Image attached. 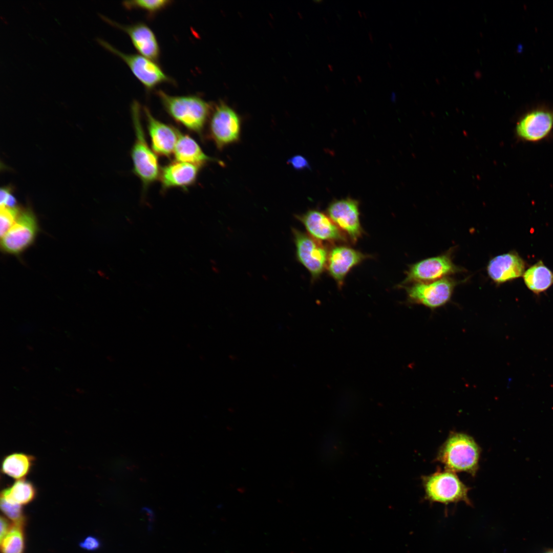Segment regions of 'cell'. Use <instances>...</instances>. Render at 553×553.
<instances>
[{
  "label": "cell",
  "instance_id": "cell-1",
  "mask_svg": "<svg viewBox=\"0 0 553 553\" xmlns=\"http://www.w3.org/2000/svg\"><path fill=\"white\" fill-rule=\"evenodd\" d=\"M157 94L165 110L176 122L202 136L210 113L208 103L196 95L172 96L162 90Z\"/></svg>",
  "mask_w": 553,
  "mask_h": 553
},
{
  "label": "cell",
  "instance_id": "cell-2",
  "mask_svg": "<svg viewBox=\"0 0 553 553\" xmlns=\"http://www.w3.org/2000/svg\"><path fill=\"white\" fill-rule=\"evenodd\" d=\"M481 450L474 439L461 432L451 433L440 448L436 460L446 470L476 475Z\"/></svg>",
  "mask_w": 553,
  "mask_h": 553
},
{
  "label": "cell",
  "instance_id": "cell-3",
  "mask_svg": "<svg viewBox=\"0 0 553 553\" xmlns=\"http://www.w3.org/2000/svg\"><path fill=\"white\" fill-rule=\"evenodd\" d=\"M131 112L135 132V140L131 152L133 172L141 180L143 190H146L159 179L161 168L156 154L147 142L138 102H133Z\"/></svg>",
  "mask_w": 553,
  "mask_h": 553
},
{
  "label": "cell",
  "instance_id": "cell-4",
  "mask_svg": "<svg viewBox=\"0 0 553 553\" xmlns=\"http://www.w3.org/2000/svg\"><path fill=\"white\" fill-rule=\"evenodd\" d=\"M422 480L425 499L430 502L445 505L463 502L472 505L468 496L470 488L455 472L445 469L423 476Z\"/></svg>",
  "mask_w": 553,
  "mask_h": 553
},
{
  "label": "cell",
  "instance_id": "cell-5",
  "mask_svg": "<svg viewBox=\"0 0 553 553\" xmlns=\"http://www.w3.org/2000/svg\"><path fill=\"white\" fill-rule=\"evenodd\" d=\"M452 251L450 249L442 254L411 264L399 287L416 283L433 282L464 271L463 268L453 262Z\"/></svg>",
  "mask_w": 553,
  "mask_h": 553
},
{
  "label": "cell",
  "instance_id": "cell-6",
  "mask_svg": "<svg viewBox=\"0 0 553 553\" xmlns=\"http://www.w3.org/2000/svg\"><path fill=\"white\" fill-rule=\"evenodd\" d=\"M291 231L295 258L308 271L313 283L326 270L329 249L307 232L296 228H292Z\"/></svg>",
  "mask_w": 553,
  "mask_h": 553
},
{
  "label": "cell",
  "instance_id": "cell-7",
  "mask_svg": "<svg viewBox=\"0 0 553 553\" xmlns=\"http://www.w3.org/2000/svg\"><path fill=\"white\" fill-rule=\"evenodd\" d=\"M450 277L427 283L411 284L403 287L407 302L435 310L445 305L451 300L455 287L460 283Z\"/></svg>",
  "mask_w": 553,
  "mask_h": 553
},
{
  "label": "cell",
  "instance_id": "cell-8",
  "mask_svg": "<svg viewBox=\"0 0 553 553\" xmlns=\"http://www.w3.org/2000/svg\"><path fill=\"white\" fill-rule=\"evenodd\" d=\"M39 228L37 219L29 208L21 210L16 222L1 240L4 253L18 256L34 243Z\"/></svg>",
  "mask_w": 553,
  "mask_h": 553
},
{
  "label": "cell",
  "instance_id": "cell-9",
  "mask_svg": "<svg viewBox=\"0 0 553 553\" xmlns=\"http://www.w3.org/2000/svg\"><path fill=\"white\" fill-rule=\"evenodd\" d=\"M96 40L104 48L120 57L147 90H151L162 83L173 82L155 61L141 55L122 53L103 39Z\"/></svg>",
  "mask_w": 553,
  "mask_h": 553
},
{
  "label": "cell",
  "instance_id": "cell-10",
  "mask_svg": "<svg viewBox=\"0 0 553 553\" xmlns=\"http://www.w3.org/2000/svg\"><path fill=\"white\" fill-rule=\"evenodd\" d=\"M241 129L240 118L232 109L224 103L216 107L209 119L208 133L218 148L237 142Z\"/></svg>",
  "mask_w": 553,
  "mask_h": 553
},
{
  "label": "cell",
  "instance_id": "cell-11",
  "mask_svg": "<svg viewBox=\"0 0 553 553\" xmlns=\"http://www.w3.org/2000/svg\"><path fill=\"white\" fill-rule=\"evenodd\" d=\"M359 202L351 198L332 201L327 208V214L349 241L356 244L365 231L360 220Z\"/></svg>",
  "mask_w": 553,
  "mask_h": 553
},
{
  "label": "cell",
  "instance_id": "cell-12",
  "mask_svg": "<svg viewBox=\"0 0 553 553\" xmlns=\"http://www.w3.org/2000/svg\"><path fill=\"white\" fill-rule=\"evenodd\" d=\"M294 217L304 225L307 233L318 241L333 244H341L349 241L346 236L327 214L319 209H310L303 214L295 215Z\"/></svg>",
  "mask_w": 553,
  "mask_h": 553
},
{
  "label": "cell",
  "instance_id": "cell-13",
  "mask_svg": "<svg viewBox=\"0 0 553 553\" xmlns=\"http://www.w3.org/2000/svg\"><path fill=\"white\" fill-rule=\"evenodd\" d=\"M372 258L349 246L333 245L329 250L326 270L341 289L350 271L365 260Z\"/></svg>",
  "mask_w": 553,
  "mask_h": 553
},
{
  "label": "cell",
  "instance_id": "cell-14",
  "mask_svg": "<svg viewBox=\"0 0 553 553\" xmlns=\"http://www.w3.org/2000/svg\"><path fill=\"white\" fill-rule=\"evenodd\" d=\"M552 129L553 110L538 108L528 111L519 119L515 133L521 140L537 142L548 136Z\"/></svg>",
  "mask_w": 553,
  "mask_h": 553
},
{
  "label": "cell",
  "instance_id": "cell-15",
  "mask_svg": "<svg viewBox=\"0 0 553 553\" xmlns=\"http://www.w3.org/2000/svg\"><path fill=\"white\" fill-rule=\"evenodd\" d=\"M144 112L151 147L156 154L169 157L174 153L179 131L155 118L147 108L144 107Z\"/></svg>",
  "mask_w": 553,
  "mask_h": 553
},
{
  "label": "cell",
  "instance_id": "cell-16",
  "mask_svg": "<svg viewBox=\"0 0 553 553\" xmlns=\"http://www.w3.org/2000/svg\"><path fill=\"white\" fill-rule=\"evenodd\" d=\"M202 167L176 160L165 165L161 168L159 178L162 190L187 188L195 183Z\"/></svg>",
  "mask_w": 553,
  "mask_h": 553
},
{
  "label": "cell",
  "instance_id": "cell-17",
  "mask_svg": "<svg viewBox=\"0 0 553 553\" xmlns=\"http://www.w3.org/2000/svg\"><path fill=\"white\" fill-rule=\"evenodd\" d=\"M100 17L108 23L125 32L138 52L142 56L154 61L158 59L160 48L155 34L152 30L144 23H137L122 26L101 15Z\"/></svg>",
  "mask_w": 553,
  "mask_h": 553
},
{
  "label": "cell",
  "instance_id": "cell-18",
  "mask_svg": "<svg viewBox=\"0 0 553 553\" xmlns=\"http://www.w3.org/2000/svg\"><path fill=\"white\" fill-rule=\"evenodd\" d=\"M525 268V262L519 255L510 251L491 259L486 266V271L491 280L500 285L523 275Z\"/></svg>",
  "mask_w": 553,
  "mask_h": 553
},
{
  "label": "cell",
  "instance_id": "cell-19",
  "mask_svg": "<svg viewBox=\"0 0 553 553\" xmlns=\"http://www.w3.org/2000/svg\"><path fill=\"white\" fill-rule=\"evenodd\" d=\"M173 155L176 161L201 166L209 162L216 161L205 154L199 144L192 137L180 132Z\"/></svg>",
  "mask_w": 553,
  "mask_h": 553
},
{
  "label": "cell",
  "instance_id": "cell-20",
  "mask_svg": "<svg viewBox=\"0 0 553 553\" xmlns=\"http://www.w3.org/2000/svg\"><path fill=\"white\" fill-rule=\"evenodd\" d=\"M34 460L33 456L25 453H12L3 459L1 471L16 480L25 479L31 471Z\"/></svg>",
  "mask_w": 553,
  "mask_h": 553
},
{
  "label": "cell",
  "instance_id": "cell-21",
  "mask_svg": "<svg viewBox=\"0 0 553 553\" xmlns=\"http://www.w3.org/2000/svg\"><path fill=\"white\" fill-rule=\"evenodd\" d=\"M523 276L525 285L535 293L546 290L553 284V272L542 261L528 268Z\"/></svg>",
  "mask_w": 553,
  "mask_h": 553
},
{
  "label": "cell",
  "instance_id": "cell-22",
  "mask_svg": "<svg viewBox=\"0 0 553 553\" xmlns=\"http://www.w3.org/2000/svg\"><path fill=\"white\" fill-rule=\"evenodd\" d=\"M36 495V490L34 484L23 479L16 480L13 484L2 491L1 499L9 503L23 505L32 501Z\"/></svg>",
  "mask_w": 553,
  "mask_h": 553
},
{
  "label": "cell",
  "instance_id": "cell-23",
  "mask_svg": "<svg viewBox=\"0 0 553 553\" xmlns=\"http://www.w3.org/2000/svg\"><path fill=\"white\" fill-rule=\"evenodd\" d=\"M23 524H14L8 533L1 541L2 553H23L24 536Z\"/></svg>",
  "mask_w": 553,
  "mask_h": 553
},
{
  "label": "cell",
  "instance_id": "cell-24",
  "mask_svg": "<svg viewBox=\"0 0 553 553\" xmlns=\"http://www.w3.org/2000/svg\"><path fill=\"white\" fill-rule=\"evenodd\" d=\"M172 2L167 0H135L123 2L127 9H139L152 15L166 7Z\"/></svg>",
  "mask_w": 553,
  "mask_h": 553
},
{
  "label": "cell",
  "instance_id": "cell-25",
  "mask_svg": "<svg viewBox=\"0 0 553 553\" xmlns=\"http://www.w3.org/2000/svg\"><path fill=\"white\" fill-rule=\"evenodd\" d=\"M22 209L18 206L15 208L1 207L0 235L2 237L16 222Z\"/></svg>",
  "mask_w": 553,
  "mask_h": 553
},
{
  "label": "cell",
  "instance_id": "cell-26",
  "mask_svg": "<svg viewBox=\"0 0 553 553\" xmlns=\"http://www.w3.org/2000/svg\"><path fill=\"white\" fill-rule=\"evenodd\" d=\"M1 508L3 513L14 524H24V516L22 505L9 503L1 499Z\"/></svg>",
  "mask_w": 553,
  "mask_h": 553
},
{
  "label": "cell",
  "instance_id": "cell-27",
  "mask_svg": "<svg viewBox=\"0 0 553 553\" xmlns=\"http://www.w3.org/2000/svg\"><path fill=\"white\" fill-rule=\"evenodd\" d=\"M80 547L84 549L94 551L99 548L100 542L98 539L94 536H89L84 538L79 543Z\"/></svg>",
  "mask_w": 553,
  "mask_h": 553
},
{
  "label": "cell",
  "instance_id": "cell-28",
  "mask_svg": "<svg viewBox=\"0 0 553 553\" xmlns=\"http://www.w3.org/2000/svg\"><path fill=\"white\" fill-rule=\"evenodd\" d=\"M288 162L295 169L301 170L309 168L307 160L301 155H295L291 158Z\"/></svg>",
  "mask_w": 553,
  "mask_h": 553
},
{
  "label": "cell",
  "instance_id": "cell-29",
  "mask_svg": "<svg viewBox=\"0 0 553 553\" xmlns=\"http://www.w3.org/2000/svg\"><path fill=\"white\" fill-rule=\"evenodd\" d=\"M11 526L10 525L8 520L4 517L1 516V535L0 538L1 541L4 539L6 535L10 531Z\"/></svg>",
  "mask_w": 553,
  "mask_h": 553
},
{
  "label": "cell",
  "instance_id": "cell-30",
  "mask_svg": "<svg viewBox=\"0 0 553 553\" xmlns=\"http://www.w3.org/2000/svg\"><path fill=\"white\" fill-rule=\"evenodd\" d=\"M328 67H329V68H330V70H333V67H332V66L331 65H328Z\"/></svg>",
  "mask_w": 553,
  "mask_h": 553
},
{
  "label": "cell",
  "instance_id": "cell-31",
  "mask_svg": "<svg viewBox=\"0 0 553 553\" xmlns=\"http://www.w3.org/2000/svg\"><path fill=\"white\" fill-rule=\"evenodd\" d=\"M357 78H358V80H359L360 81H362V79H361V77L360 76H358H358H357Z\"/></svg>",
  "mask_w": 553,
  "mask_h": 553
},
{
  "label": "cell",
  "instance_id": "cell-32",
  "mask_svg": "<svg viewBox=\"0 0 553 553\" xmlns=\"http://www.w3.org/2000/svg\"><path fill=\"white\" fill-rule=\"evenodd\" d=\"M369 36H370V39H371V40H372V36L371 35V33H370V32H369Z\"/></svg>",
  "mask_w": 553,
  "mask_h": 553
},
{
  "label": "cell",
  "instance_id": "cell-33",
  "mask_svg": "<svg viewBox=\"0 0 553 553\" xmlns=\"http://www.w3.org/2000/svg\"><path fill=\"white\" fill-rule=\"evenodd\" d=\"M545 553H553V551H548Z\"/></svg>",
  "mask_w": 553,
  "mask_h": 553
}]
</instances>
